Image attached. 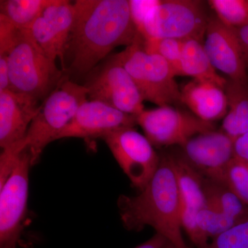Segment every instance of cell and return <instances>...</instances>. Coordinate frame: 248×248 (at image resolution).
Segmentation results:
<instances>
[{
    "label": "cell",
    "instance_id": "obj_5",
    "mask_svg": "<svg viewBox=\"0 0 248 248\" xmlns=\"http://www.w3.org/2000/svg\"><path fill=\"white\" fill-rule=\"evenodd\" d=\"M143 40L139 33L132 45L115 56L133 78L143 100L158 107L179 104L181 90L174 71L164 58L146 51Z\"/></svg>",
    "mask_w": 248,
    "mask_h": 248
},
{
    "label": "cell",
    "instance_id": "obj_17",
    "mask_svg": "<svg viewBox=\"0 0 248 248\" xmlns=\"http://www.w3.org/2000/svg\"><path fill=\"white\" fill-rule=\"evenodd\" d=\"M224 91L228 110L221 130L235 141L248 133V85L228 79Z\"/></svg>",
    "mask_w": 248,
    "mask_h": 248
},
{
    "label": "cell",
    "instance_id": "obj_8",
    "mask_svg": "<svg viewBox=\"0 0 248 248\" xmlns=\"http://www.w3.org/2000/svg\"><path fill=\"white\" fill-rule=\"evenodd\" d=\"M103 140L132 185L143 190L157 170L161 159L149 140L134 127L116 130Z\"/></svg>",
    "mask_w": 248,
    "mask_h": 248
},
{
    "label": "cell",
    "instance_id": "obj_24",
    "mask_svg": "<svg viewBox=\"0 0 248 248\" xmlns=\"http://www.w3.org/2000/svg\"><path fill=\"white\" fill-rule=\"evenodd\" d=\"M197 223L201 232L209 241L231 229L239 222L207 205L199 212Z\"/></svg>",
    "mask_w": 248,
    "mask_h": 248
},
{
    "label": "cell",
    "instance_id": "obj_11",
    "mask_svg": "<svg viewBox=\"0 0 248 248\" xmlns=\"http://www.w3.org/2000/svg\"><path fill=\"white\" fill-rule=\"evenodd\" d=\"M204 48L217 71L229 79L248 85L247 64L234 29L227 27L216 17H210Z\"/></svg>",
    "mask_w": 248,
    "mask_h": 248
},
{
    "label": "cell",
    "instance_id": "obj_25",
    "mask_svg": "<svg viewBox=\"0 0 248 248\" xmlns=\"http://www.w3.org/2000/svg\"><path fill=\"white\" fill-rule=\"evenodd\" d=\"M184 40L172 38L150 39L143 40V46L148 53L156 54L164 58L172 68L174 75L181 76V59Z\"/></svg>",
    "mask_w": 248,
    "mask_h": 248
},
{
    "label": "cell",
    "instance_id": "obj_18",
    "mask_svg": "<svg viewBox=\"0 0 248 248\" xmlns=\"http://www.w3.org/2000/svg\"><path fill=\"white\" fill-rule=\"evenodd\" d=\"M181 76L192 77L194 79L210 81L223 89L228 81L217 73L205 52L203 44L195 39L184 40L181 59Z\"/></svg>",
    "mask_w": 248,
    "mask_h": 248
},
{
    "label": "cell",
    "instance_id": "obj_30",
    "mask_svg": "<svg viewBox=\"0 0 248 248\" xmlns=\"http://www.w3.org/2000/svg\"><path fill=\"white\" fill-rule=\"evenodd\" d=\"M235 155L248 161V133L234 141Z\"/></svg>",
    "mask_w": 248,
    "mask_h": 248
},
{
    "label": "cell",
    "instance_id": "obj_9",
    "mask_svg": "<svg viewBox=\"0 0 248 248\" xmlns=\"http://www.w3.org/2000/svg\"><path fill=\"white\" fill-rule=\"evenodd\" d=\"M32 157L28 148L19 155L14 171L0 187V248H16L27 210L29 171Z\"/></svg>",
    "mask_w": 248,
    "mask_h": 248
},
{
    "label": "cell",
    "instance_id": "obj_2",
    "mask_svg": "<svg viewBox=\"0 0 248 248\" xmlns=\"http://www.w3.org/2000/svg\"><path fill=\"white\" fill-rule=\"evenodd\" d=\"M157 170L138 195L122 196L121 219L128 231L151 226L177 248H187L182 234L181 203L170 155L160 156Z\"/></svg>",
    "mask_w": 248,
    "mask_h": 248
},
{
    "label": "cell",
    "instance_id": "obj_29",
    "mask_svg": "<svg viewBox=\"0 0 248 248\" xmlns=\"http://www.w3.org/2000/svg\"><path fill=\"white\" fill-rule=\"evenodd\" d=\"M10 90L7 55H0V92Z\"/></svg>",
    "mask_w": 248,
    "mask_h": 248
},
{
    "label": "cell",
    "instance_id": "obj_20",
    "mask_svg": "<svg viewBox=\"0 0 248 248\" xmlns=\"http://www.w3.org/2000/svg\"><path fill=\"white\" fill-rule=\"evenodd\" d=\"M53 0H1L0 15L19 30H29Z\"/></svg>",
    "mask_w": 248,
    "mask_h": 248
},
{
    "label": "cell",
    "instance_id": "obj_23",
    "mask_svg": "<svg viewBox=\"0 0 248 248\" xmlns=\"http://www.w3.org/2000/svg\"><path fill=\"white\" fill-rule=\"evenodd\" d=\"M208 3L227 27L237 29L248 24V0H210Z\"/></svg>",
    "mask_w": 248,
    "mask_h": 248
},
{
    "label": "cell",
    "instance_id": "obj_33",
    "mask_svg": "<svg viewBox=\"0 0 248 248\" xmlns=\"http://www.w3.org/2000/svg\"><path fill=\"white\" fill-rule=\"evenodd\" d=\"M164 248H177L174 247V246H173V245L170 244V243H169V244L166 245V246H165V247Z\"/></svg>",
    "mask_w": 248,
    "mask_h": 248
},
{
    "label": "cell",
    "instance_id": "obj_4",
    "mask_svg": "<svg viewBox=\"0 0 248 248\" xmlns=\"http://www.w3.org/2000/svg\"><path fill=\"white\" fill-rule=\"evenodd\" d=\"M7 59L10 90L37 101L48 97L63 78L29 30H19Z\"/></svg>",
    "mask_w": 248,
    "mask_h": 248
},
{
    "label": "cell",
    "instance_id": "obj_10",
    "mask_svg": "<svg viewBox=\"0 0 248 248\" xmlns=\"http://www.w3.org/2000/svg\"><path fill=\"white\" fill-rule=\"evenodd\" d=\"M137 121L145 136L156 147H182L196 135L215 130L213 123L169 106L144 110L137 116Z\"/></svg>",
    "mask_w": 248,
    "mask_h": 248
},
{
    "label": "cell",
    "instance_id": "obj_7",
    "mask_svg": "<svg viewBox=\"0 0 248 248\" xmlns=\"http://www.w3.org/2000/svg\"><path fill=\"white\" fill-rule=\"evenodd\" d=\"M84 86L91 100L136 117L145 110L144 100L138 86L115 55L94 68L88 75Z\"/></svg>",
    "mask_w": 248,
    "mask_h": 248
},
{
    "label": "cell",
    "instance_id": "obj_12",
    "mask_svg": "<svg viewBox=\"0 0 248 248\" xmlns=\"http://www.w3.org/2000/svg\"><path fill=\"white\" fill-rule=\"evenodd\" d=\"M175 173L181 203L183 230L197 248L209 241L201 232L197 223L199 212L207 206L204 191V177L183 156L170 155Z\"/></svg>",
    "mask_w": 248,
    "mask_h": 248
},
{
    "label": "cell",
    "instance_id": "obj_26",
    "mask_svg": "<svg viewBox=\"0 0 248 248\" xmlns=\"http://www.w3.org/2000/svg\"><path fill=\"white\" fill-rule=\"evenodd\" d=\"M200 248H248V218Z\"/></svg>",
    "mask_w": 248,
    "mask_h": 248
},
{
    "label": "cell",
    "instance_id": "obj_19",
    "mask_svg": "<svg viewBox=\"0 0 248 248\" xmlns=\"http://www.w3.org/2000/svg\"><path fill=\"white\" fill-rule=\"evenodd\" d=\"M203 185L208 206L232 217L239 223L248 219V205L231 190L205 177Z\"/></svg>",
    "mask_w": 248,
    "mask_h": 248
},
{
    "label": "cell",
    "instance_id": "obj_21",
    "mask_svg": "<svg viewBox=\"0 0 248 248\" xmlns=\"http://www.w3.org/2000/svg\"><path fill=\"white\" fill-rule=\"evenodd\" d=\"M224 186L248 206V161L234 155L223 169L205 177Z\"/></svg>",
    "mask_w": 248,
    "mask_h": 248
},
{
    "label": "cell",
    "instance_id": "obj_3",
    "mask_svg": "<svg viewBox=\"0 0 248 248\" xmlns=\"http://www.w3.org/2000/svg\"><path fill=\"white\" fill-rule=\"evenodd\" d=\"M88 90L84 85L77 84L66 77L46 98L24 140L26 148L32 157V166L38 162L46 147L56 141L79 108L88 101Z\"/></svg>",
    "mask_w": 248,
    "mask_h": 248
},
{
    "label": "cell",
    "instance_id": "obj_6",
    "mask_svg": "<svg viewBox=\"0 0 248 248\" xmlns=\"http://www.w3.org/2000/svg\"><path fill=\"white\" fill-rule=\"evenodd\" d=\"M210 18L203 1L164 0L147 15L138 32L144 40L195 39L202 42Z\"/></svg>",
    "mask_w": 248,
    "mask_h": 248
},
{
    "label": "cell",
    "instance_id": "obj_32",
    "mask_svg": "<svg viewBox=\"0 0 248 248\" xmlns=\"http://www.w3.org/2000/svg\"><path fill=\"white\" fill-rule=\"evenodd\" d=\"M169 243L166 238L156 233L151 239L135 248H164Z\"/></svg>",
    "mask_w": 248,
    "mask_h": 248
},
{
    "label": "cell",
    "instance_id": "obj_31",
    "mask_svg": "<svg viewBox=\"0 0 248 248\" xmlns=\"http://www.w3.org/2000/svg\"><path fill=\"white\" fill-rule=\"evenodd\" d=\"M234 29L244 53L246 64L248 67V24Z\"/></svg>",
    "mask_w": 248,
    "mask_h": 248
},
{
    "label": "cell",
    "instance_id": "obj_16",
    "mask_svg": "<svg viewBox=\"0 0 248 248\" xmlns=\"http://www.w3.org/2000/svg\"><path fill=\"white\" fill-rule=\"evenodd\" d=\"M181 103L200 120L213 123L228 112L224 89L210 81L193 79L181 89Z\"/></svg>",
    "mask_w": 248,
    "mask_h": 248
},
{
    "label": "cell",
    "instance_id": "obj_22",
    "mask_svg": "<svg viewBox=\"0 0 248 248\" xmlns=\"http://www.w3.org/2000/svg\"><path fill=\"white\" fill-rule=\"evenodd\" d=\"M42 16L48 22L62 51L65 55L74 22V4L66 0H53L46 8Z\"/></svg>",
    "mask_w": 248,
    "mask_h": 248
},
{
    "label": "cell",
    "instance_id": "obj_14",
    "mask_svg": "<svg viewBox=\"0 0 248 248\" xmlns=\"http://www.w3.org/2000/svg\"><path fill=\"white\" fill-rule=\"evenodd\" d=\"M182 148L183 157L204 177L223 169L235 155L234 140L221 130L199 134Z\"/></svg>",
    "mask_w": 248,
    "mask_h": 248
},
{
    "label": "cell",
    "instance_id": "obj_15",
    "mask_svg": "<svg viewBox=\"0 0 248 248\" xmlns=\"http://www.w3.org/2000/svg\"><path fill=\"white\" fill-rule=\"evenodd\" d=\"M39 101L11 90L0 92V146L2 150L22 143L40 110Z\"/></svg>",
    "mask_w": 248,
    "mask_h": 248
},
{
    "label": "cell",
    "instance_id": "obj_28",
    "mask_svg": "<svg viewBox=\"0 0 248 248\" xmlns=\"http://www.w3.org/2000/svg\"><path fill=\"white\" fill-rule=\"evenodd\" d=\"M160 0H130V14L137 30H140L147 15L155 6L159 4Z\"/></svg>",
    "mask_w": 248,
    "mask_h": 248
},
{
    "label": "cell",
    "instance_id": "obj_27",
    "mask_svg": "<svg viewBox=\"0 0 248 248\" xmlns=\"http://www.w3.org/2000/svg\"><path fill=\"white\" fill-rule=\"evenodd\" d=\"M19 29L0 15V55H7L17 40Z\"/></svg>",
    "mask_w": 248,
    "mask_h": 248
},
{
    "label": "cell",
    "instance_id": "obj_1",
    "mask_svg": "<svg viewBox=\"0 0 248 248\" xmlns=\"http://www.w3.org/2000/svg\"><path fill=\"white\" fill-rule=\"evenodd\" d=\"M74 7L66 50L71 75L88 76L114 48L128 46L138 37L127 0H77Z\"/></svg>",
    "mask_w": 248,
    "mask_h": 248
},
{
    "label": "cell",
    "instance_id": "obj_13",
    "mask_svg": "<svg viewBox=\"0 0 248 248\" xmlns=\"http://www.w3.org/2000/svg\"><path fill=\"white\" fill-rule=\"evenodd\" d=\"M136 125V116L125 113L99 101H86L57 140L71 138L103 139L116 130Z\"/></svg>",
    "mask_w": 248,
    "mask_h": 248
}]
</instances>
